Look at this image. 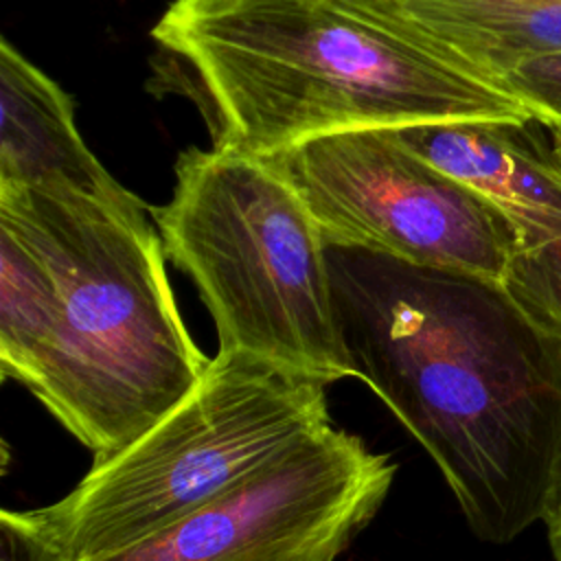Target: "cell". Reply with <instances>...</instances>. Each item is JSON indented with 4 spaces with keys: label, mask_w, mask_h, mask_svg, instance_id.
Instances as JSON below:
<instances>
[{
    "label": "cell",
    "mask_w": 561,
    "mask_h": 561,
    "mask_svg": "<svg viewBox=\"0 0 561 561\" xmlns=\"http://www.w3.org/2000/svg\"><path fill=\"white\" fill-rule=\"evenodd\" d=\"M504 88L528 107L541 127H561V53L517 66L504 77Z\"/></svg>",
    "instance_id": "obj_11"
},
{
    "label": "cell",
    "mask_w": 561,
    "mask_h": 561,
    "mask_svg": "<svg viewBox=\"0 0 561 561\" xmlns=\"http://www.w3.org/2000/svg\"><path fill=\"white\" fill-rule=\"evenodd\" d=\"M550 134H552V151H554V158L561 167V127H552Z\"/></svg>",
    "instance_id": "obj_14"
},
{
    "label": "cell",
    "mask_w": 561,
    "mask_h": 561,
    "mask_svg": "<svg viewBox=\"0 0 561 561\" xmlns=\"http://www.w3.org/2000/svg\"><path fill=\"white\" fill-rule=\"evenodd\" d=\"M0 188L75 191L127 199L81 140L70 96L7 39L0 42Z\"/></svg>",
    "instance_id": "obj_8"
},
{
    "label": "cell",
    "mask_w": 561,
    "mask_h": 561,
    "mask_svg": "<svg viewBox=\"0 0 561 561\" xmlns=\"http://www.w3.org/2000/svg\"><path fill=\"white\" fill-rule=\"evenodd\" d=\"M397 465L335 425L147 541L92 561H335L381 508Z\"/></svg>",
    "instance_id": "obj_7"
},
{
    "label": "cell",
    "mask_w": 561,
    "mask_h": 561,
    "mask_svg": "<svg viewBox=\"0 0 561 561\" xmlns=\"http://www.w3.org/2000/svg\"><path fill=\"white\" fill-rule=\"evenodd\" d=\"M61 316L59 283L44 256L0 224V370L22 383Z\"/></svg>",
    "instance_id": "obj_10"
},
{
    "label": "cell",
    "mask_w": 561,
    "mask_h": 561,
    "mask_svg": "<svg viewBox=\"0 0 561 561\" xmlns=\"http://www.w3.org/2000/svg\"><path fill=\"white\" fill-rule=\"evenodd\" d=\"M167 206L151 208L164 254L197 285L219 351H239L333 383L351 377L333 320L327 241L270 160L186 149Z\"/></svg>",
    "instance_id": "obj_4"
},
{
    "label": "cell",
    "mask_w": 561,
    "mask_h": 561,
    "mask_svg": "<svg viewBox=\"0 0 561 561\" xmlns=\"http://www.w3.org/2000/svg\"><path fill=\"white\" fill-rule=\"evenodd\" d=\"M324 386L239 351H219L199 386L57 502L33 508L72 561L134 548L234 491L327 430Z\"/></svg>",
    "instance_id": "obj_5"
},
{
    "label": "cell",
    "mask_w": 561,
    "mask_h": 561,
    "mask_svg": "<svg viewBox=\"0 0 561 561\" xmlns=\"http://www.w3.org/2000/svg\"><path fill=\"white\" fill-rule=\"evenodd\" d=\"M151 35L195 70L217 147L256 158L340 131L535 121L399 0H175Z\"/></svg>",
    "instance_id": "obj_2"
},
{
    "label": "cell",
    "mask_w": 561,
    "mask_h": 561,
    "mask_svg": "<svg viewBox=\"0 0 561 561\" xmlns=\"http://www.w3.org/2000/svg\"><path fill=\"white\" fill-rule=\"evenodd\" d=\"M0 561H72L44 530L33 508L0 513Z\"/></svg>",
    "instance_id": "obj_12"
},
{
    "label": "cell",
    "mask_w": 561,
    "mask_h": 561,
    "mask_svg": "<svg viewBox=\"0 0 561 561\" xmlns=\"http://www.w3.org/2000/svg\"><path fill=\"white\" fill-rule=\"evenodd\" d=\"M140 197L0 188V224L50 265L59 322L22 386L94 458H107L178 408L210 357L178 311L162 239Z\"/></svg>",
    "instance_id": "obj_3"
},
{
    "label": "cell",
    "mask_w": 561,
    "mask_h": 561,
    "mask_svg": "<svg viewBox=\"0 0 561 561\" xmlns=\"http://www.w3.org/2000/svg\"><path fill=\"white\" fill-rule=\"evenodd\" d=\"M270 160L300 193L327 243L502 285L515 250L508 221L394 129L329 134Z\"/></svg>",
    "instance_id": "obj_6"
},
{
    "label": "cell",
    "mask_w": 561,
    "mask_h": 561,
    "mask_svg": "<svg viewBox=\"0 0 561 561\" xmlns=\"http://www.w3.org/2000/svg\"><path fill=\"white\" fill-rule=\"evenodd\" d=\"M399 2L423 28L500 88L517 66L561 53V0Z\"/></svg>",
    "instance_id": "obj_9"
},
{
    "label": "cell",
    "mask_w": 561,
    "mask_h": 561,
    "mask_svg": "<svg viewBox=\"0 0 561 561\" xmlns=\"http://www.w3.org/2000/svg\"><path fill=\"white\" fill-rule=\"evenodd\" d=\"M543 524H546V537H548L552 559L561 561V478H559L557 493H554V500L550 504V511H548Z\"/></svg>",
    "instance_id": "obj_13"
},
{
    "label": "cell",
    "mask_w": 561,
    "mask_h": 561,
    "mask_svg": "<svg viewBox=\"0 0 561 561\" xmlns=\"http://www.w3.org/2000/svg\"><path fill=\"white\" fill-rule=\"evenodd\" d=\"M333 320L362 379L438 467L469 530L511 543L561 478V342L500 283L327 243Z\"/></svg>",
    "instance_id": "obj_1"
}]
</instances>
